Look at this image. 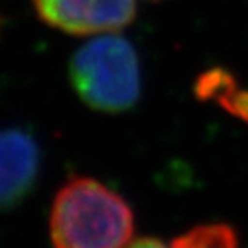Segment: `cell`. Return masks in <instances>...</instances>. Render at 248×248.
I'll list each match as a JSON object with an SVG mask.
<instances>
[{
  "label": "cell",
  "instance_id": "cell-6",
  "mask_svg": "<svg viewBox=\"0 0 248 248\" xmlns=\"http://www.w3.org/2000/svg\"><path fill=\"white\" fill-rule=\"evenodd\" d=\"M126 248H172V245H166L157 238H140V240L129 243Z\"/></svg>",
  "mask_w": 248,
  "mask_h": 248
},
{
  "label": "cell",
  "instance_id": "cell-7",
  "mask_svg": "<svg viewBox=\"0 0 248 248\" xmlns=\"http://www.w3.org/2000/svg\"><path fill=\"white\" fill-rule=\"evenodd\" d=\"M150 2H160V0H150Z\"/></svg>",
  "mask_w": 248,
  "mask_h": 248
},
{
  "label": "cell",
  "instance_id": "cell-4",
  "mask_svg": "<svg viewBox=\"0 0 248 248\" xmlns=\"http://www.w3.org/2000/svg\"><path fill=\"white\" fill-rule=\"evenodd\" d=\"M40 147L33 135L19 128L0 129V210L23 203L38 181Z\"/></svg>",
  "mask_w": 248,
  "mask_h": 248
},
{
  "label": "cell",
  "instance_id": "cell-1",
  "mask_svg": "<svg viewBox=\"0 0 248 248\" xmlns=\"http://www.w3.org/2000/svg\"><path fill=\"white\" fill-rule=\"evenodd\" d=\"M133 229L128 203L95 179H71L55 197L50 216L55 248H126Z\"/></svg>",
  "mask_w": 248,
  "mask_h": 248
},
{
  "label": "cell",
  "instance_id": "cell-3",
  "mask_svg": "<svg viewBox=\"0 0 248 248\" xmlns=\"http://www.w3.org/2000/svg\"><path fill=\"white\" fill-rule=\"evenodd\" d=\"M46 26L69 35L117 33L133 23L135 0H31Z\"/></svg>",
  "mask_w": 248,
  "mask_h": 248
},
{
  "label": "cell",
  "instance_id": "cell-5",
  "mask_svg": "<svg viewBox=\"0 0 248 248\" xmlns=\"http://www.w3.org/2000/svg\"><path fill=\"white\" fill-rule=\"evenodd\" d=\"M172 248H238L236 234L226 224L198 226L172 241Z\"/></svg>",
  "mask_w": 248,
  "mask_h": 248
},
{
  "label": "cell",
  "instance_id": "cell-2",
  "mask_svg": "<svg viewBox=\"0 0 248 248\" xmlns=\"http://www.w3.org/2000/svg\"><path fill=\"white\" fill-rule=\"evenodd\" d=\"M69 83L93 110L119 114L141 95V69L135 46L116 33L97 35L78 46L69 61Z\"/></svg>",
  "mask_w": 248,
  "mask_h": 248
}]
</instances>
